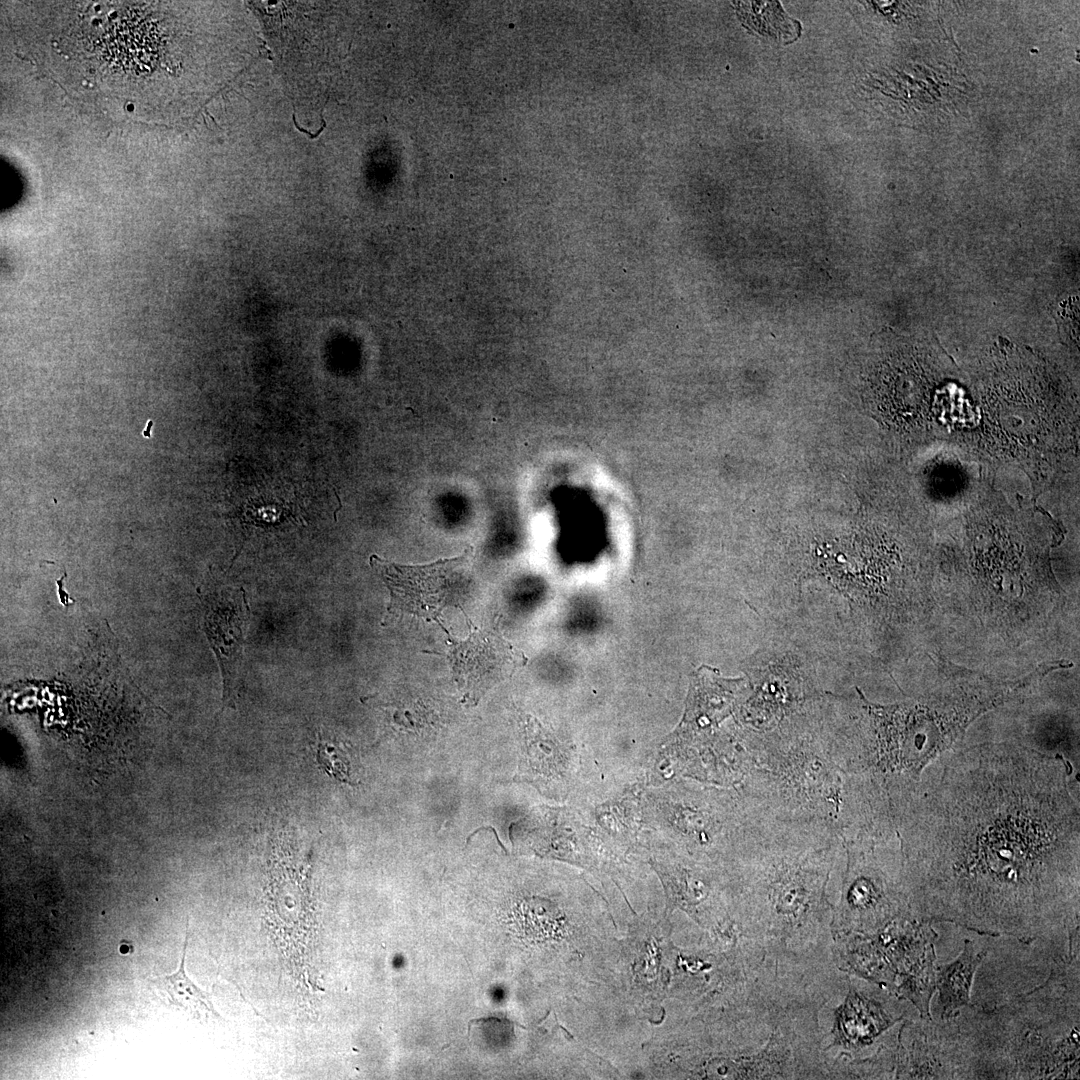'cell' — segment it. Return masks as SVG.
<instances>
[{
  "instance_id": "obj_1",
  "label": "cell",
  "mask_w": 1080,
  "mask_h": 1080,
  "mask_svg": "<svg viewBox=\"0 0 1080 1080\" xmlns=\"http://www.w3.org/2000/svg\"><path fill=\"white\" fill-rule=\"evenodd\" d=\"M841 852L827 828L768 817L730 864L736 927L778 971L836 966L828 887Z\"/></svg>"
},
{
  "instance_id": "obj_2",
  "label": "cell",
  "mask_w": 1080,
  "mask_h": 1080,
  "mask_svg": "<svg viewBox=\"0 0 1080 1080\" xmlns=\"http://www.w3.org/2000/svg\"><path fill=\"white\" fill-rule=\"evenodd\" d=\"M742 739L753 766L738 789L768 816L827 828L841 841L868 831L865 800L823 730L794 720L765 732L744 729Z\"/></svg>"
},
{
  "instance_id": "obj_3",
  "label": "cell",
  "mask_w": 1080,
  "mask_h": 1080,
  "mask_svg": "<svg viewBox=\"0 0 1080 1080\" xmlns=\"http://www.w3.org/2000/svg\"><path fill=\"white\" fill-rule=\"evenodd\" d=\"M1066 965L1012 1004L961 1016L974 1078H1078L1079 978L1067 984Z\"/></svg>"
},
{
  "instance_id": "obj_4",
  "label": "cell",
  "mask_w": 1080,
  "mask_h": 1080,
  "mask_svg": "<svg viewBox=\"0 0 1080 1080\" xmlns=\"http://www.w3.org/2000/svg\"><path fill=\"white\" fill-rule=\"evenodd\" d=\"M931 924L908 914L872 933L836 937V965L910 1002L920 1018L932 1019L930 1001L936 991L938 935Z\"/></svg>"
},
{
  "instance_id": "obj_5",
  "label": "cell",
  "mask_w": 1080,
  "mask_h": 1080,
  "mask_svg": "<svg viewBox=\"0 0 1080 1080\" xmlns=\"http://www.w3.org/2000/svg\"><path fill=\"white\" fill-rule=\"evenodd\" d=\"M902 1001L860 977L841 972L817 1009L821 1058L826 1079H850L853 1068L896 1035Z\"/></svg>"
},
{
  "instance_id": "obj_6",
  "label": "cell",
  "mask_w": 1080,
  "mask_h": 1080,
  "mask_svg": "<svg viewBox=\"0 0 1080 1080\" xmlns=\"http://www.w3.org/2000/svg\"><path fill=\"white\" fill-rule=\"evenodd\" d=\"M845 867L833 901L832 934H866L912 914L902 858L875 848L874 838L841 841Z\"/></svg>"
},
{
  "instance_id": "obj_7",
  "label": "cell",
  "mask_w": 1080,
  "mask_h": 1080,
  "mask_svg": "<svg viewBox=\"0 0 1080 1080\" xmlns=\"http://www.w3.org/2000/svg\"><path fill=\"white\" fill-rule=\"evenodd\" d=\"M749 694L744 678H723L708 666L700 667L692 675L684 716L674 733L679 752H704L732 738L739 723L730 728L723 723L738 714Z\"/></svg>"
},
{
  "instance_id": "obj_8",
  "label": "cell",
  "mask_w": 1080,
  "mask_h": 1080,
  "mask_svg": "<svg viewBox=\"0 0 1080 1080\" xmlns=\"http://www.w3.org/2000/svg\"><path fill=\"white\" fill-rule=\"evenodd\" d=\"M470 551L426 565H401L377 555L370 563L380 573L390 592L388 613L411 614L427 621L437 620L442 611L454 605L463 587V568Z\"/></svg>"
},
{
  "instance_id": "obj_9",
  "label": "cell",
  "mask_w": 1080,
  "mask_h": 1080,
  "mask_svg": "<svg viewBox=\"0 0 1080 1080\" xmlns=\"http://www.w3.org/2000/svg\"><path fill=\"white\" fill-rule=\"evenodd\" d=\"M207 638L223 677V707L236 708L238 671L242 658L249 607L242 588L209 584L199 591Z\"/></svg>"
},
{
  "instance_id": "obj_10",
  "label": "cell",
  "mask_w": 1080,
  "mask_h": 1080,
  "mask_svg": "<svg viewBox=\"0 0 1080 1080\" xmlns=\"http://www.w3.org/2000/svg\"><path fill=\"white\" fill-rule=\"evenodd\" d=\"M470 626L466 638H449L447 659L462 695L478 700L504 676L512 658L496 626Z\"/></svg>"
},
{
  "instance_id": "obj_11",
  "label": "cell",
  "mask_w": 1080,
  "mask_h": 1080,
  "mask_svg": "<svg viewBox=\"0 0 1080 1080\" xmlns=\"http://www.w3.org/2000/svg\"><path fill=\"white\" fill-rule=\"evenodd\" d=\"M986 954V950L978 949L966 939L954 961L936 967L939 1015L943 1021L956 1017L962 1008L970 1006L973 978Z\"/></svg>"
},
{
  "instance_id": "obj_12",
  "label": "cell",
  "mask_w": 1080,
  "mask_h": 1080,
  "mask_svg": "<svg viewBox=\"0 0 1080 1080\" xmlns=\"http://www.w3.org/2000/svg\"><path fill=\"white\" fill-rule=\"evenodd\" d=\"M565 759L561 747L553 737L542 729L537 721L529 722L526 727L520 776L542 782L558 780L565 774Z\"/></svg>"
},
{
  "instance_id": "obj_13",
  "label": "cell",
  "mask_w": 1080,
  "mask_h": 1080,
  "mask_svg": "<svg viewBox=\"0 0 1080 1080\" xmlns=\"http://www.w3.org/2000/svg\"><path fill=\"white\" fill-rule=\"evenodd\" d=\"M188 936L189 933L187 925V933L183 946L182 959L178 970L170 975L151 978L150 981L158 989L163 990L168 995L171 1004L189 1010L191 1013H195V1015L198 1017H200L201 1014L207 1013L219 1017L211 1002L210 994L201 990L186 975L184 963L186 948L188 944Z\"/></svg>"
},
{
  "instance_id": "obj_14",
  "label": "cell",
  "mask_w": 1080,
  "mask_h": 1080,
  "mask_svg": "<svg viewBox=\"0 0 1080 1080\" xmlns=\"http://www.w3.org/2000/svg\"><path fill=\"white\" fill-rule=\"evenodd\" d=\"M316 761L320 769L335 780L352 784L350 779L351 763L347 746L342 742L330 740L319 732L316 747Z\"/></svg>"
}]
</instances>
